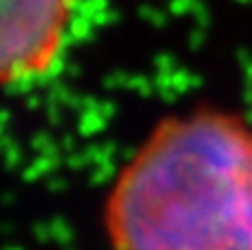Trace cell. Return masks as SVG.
<instances>
[{"instance_id": "7a4b0ae2", "label": "cell", "mask_w": 252, "mask_h": 250, "mask_svg": "<svg viewBox=\"0 0 252 250\" xmlns=\"http://www.w3.org/2000/svg\"><path fill=\"white\" fill-rule=\"evenodd\" d=\"M75 0H0V87L56 66Z\"/></svg>"}, {"instance_id": "6da1fadb", "label": "cell", "mask_w": 252, "mask_h": 250, "mask_svg": "<svg viewBox=\"0 0 252 250\" xmlns=\"http://www.w3.org/2000/svg\"><path fill=\"white\" fill-rule=\"evenodd\" d=\"M111 250H252V126L217 109L161 120L104 206Z\"/></svg>"}]
</instances>
